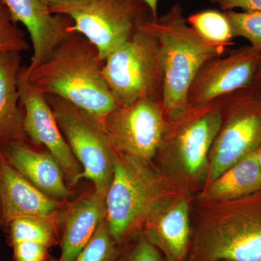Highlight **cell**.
<instances>
[{
	"mask_svg": "<svg viewBox=\"0 0 261 261\" xmlns=\"http://www.w3.org/2000/svg\"><path fill=\"white\" fill-rule=\"evenodd\" d=\"M62 200L49 197L34 187L0 152L1 222L9 224L19 218H37L54 222L63 205Z\"/></svg>",
	"mask_w": 261,
	"mask_h": 261,
	"instance_id": "cell-15",
	"label": "cell"
},
{
	"mask_svg": "<svg viewBox=\"0 0 261 261\" xmlns=\"http://www.w3.org/2000/svg\"><path fill=\"white\" fill-rule=\"evenodd\" d=\"M261 189V171L255 152L221 173L193 197L195 202L234 200Z\"/></svg>",
	"mask_w": 261,
	"mask_h": 261,
	"instance_id": "cell-19",
	"label": "cell"
},
{
	"mask_svg": "<svg viewBox=\"0 0 261 261\" xmlns=\"http://www.w3.org/2000/svg\"><path fill=\"white\" fill-rule=\"evenodd\" d=\"M18 91L23 108V130L25 137L35 145L44 146L57 160L64 173L67 183L74 186L82 178L83 168L73 155L56 117L44 94L27 80L20 68Z\"/></svg>",
	"mask_w": 261,
	"mask_h": 261,
	"instance_id": "cell-11",
	"label": "cell"
},
{
	"mask_svg": "<svg viewBox=\"0 0 261 261\" xmlns=\"http://www.w3.org/2000/svg\"><path fill=\"white\" fill-rule=\"evenodd\" d=\"M121 247L110 232L106 219L103 220L90 241L73 261H115Z\"/></svg>",
	"mask_w": 261,
	"mask_h": 261,
	"instance_id": "cell-22",
	"label": "cell"
},
{
	"mask_svg": "<svg viewBox=\"0 0 261 261\" xmlns=\"http://www.w3.org/2000/svg\"><path fill=\"white\" fill-rule=\"evenodd\" d=\"M217 99L166 120L154 164L178 190L195 197L205 186L209 152L221 125Z\"/></svg>",
	"mask_w": 261,
	"mask_h": 261,
	"instance_id": "cell-3",
	"label": "cell"
},
{
	"mask_svg": "<svg viewBox=\"0 0 261 261\" xmlns=\"http://www.w3.org/2000/svg\"><path fill=\"white\" fill-rule=\"evenodd\" d=\"M31 47L25 33L13 21L8 8L0 0V55L28 50Z\"/></svg>",
	"mask_w": 261,
	"mask_h": 261,
	"instance_id": "cell-24",
	"label": "cell"
},
{
	"mask_svg": "<svg viewBox=\"0 0 261 261\" xmlns=\"http://www.w3.org/2000/svg\"><path fill=\"white\" fill-rule=\"evenodd\" d=\"M42 1L45 4V2L47 1V0H42Z\"/></svg>",
	"mask_w": 261,
	"mask_h": 261,
	"instance_id": "cell-32",
	"label": "cell"
},
{
	"mask_svg": "<svg viewBox=\"0 0 261 261\" xmlns=\"http://www.w3.org/2000/svg\"><path fill=\"white\" fill-rule=\"evenodd\" d=\"M187 20L201 37L211 44L227 47L234 37L224 12L203 10L190 15Z\"/></svg>",
	"mask_w": 261,
	"mask_h": 261,
	"instance_id": "cell-20",
	"label": "cell"
},
{
	"mask_svg": "<svg viewBox=\"0 0 261 261\" xmlns=\"http://www.w3.org/2000/svg\"><path fill=\"white\" fill-rule=\"evenodd\" d=\"M217 100L221 125L209 152L208 172L204 187L261 146L260 94L250 87Z\"/></svg>",
	"mask_w": 261,
	"mask_h": 261,
	"instance_id": "cell-9",
	"label": "cell"
},
{
	"mask_svg": "<svg viewBox=\"0 0 261 261\" xmlns=\"http://www.w3.org/2000/svg\"><path fill=\"white\" fill-rule=\"evenodd\" d=\"M0 152L12 167L46 195L59 200L72 197L61 165L49 152L33 148L25 141L7 144Z\"/></svg>",
	"mask_w": 261,
	"mask_h": 261,
	"instance_id": "cell-16",
	"label": "cell"
},
{
	"mask_svg": "<svg viewBox=\"0 0 261 261\" xmlns=\"http://www.w3.org/2000/svg\"><path fill=\"white\" fill-rule=\"evenodd\" d=\"M233 37L245 38L250 45L261 47V11L225 10Z\"/></svg>",
	"mask_w": 261,
	"mask_h": 261,
	"instance_id": "cell-23",
	"label": "cell"
},
{
	"mask_svg": "<svg viewBox=\"0 0 261 261\" xmlns=\"http://www.w3.org/2000/svg\"><path fill=\"white\" fill-rule=\"evenodd\" d=\"M73 155L83 168L82 178L106 197L113 177L115 148L102 122L57 96L44 94Z\"/></svg>",
	"mask_w": 261,
	"mask_h": 261,
	"instance_id": "cell-8",
	"label": "cell"
},
{
	"mask_svg": "<svg viewBox=\"0 0 261 261\" xmlns=\"http://www.w3.org/2000/svg\"><path fill=\"white\" fill-rule=\"evenodd\" d=\"M103 124L117 150L154 164L166 126L162 103L141 99L128 106H118Z\"/></svg>",
	"mask_w": 261,
	"mask_h": 261,
	"instance_id": "cell-10",
	"label": "cell"
},
{
	"mask_svg": "<svg viewBox=\"0 0 261 261\" xmlns=\"http://www.w3.org/2000/svg\"><path fill=\"white\" fill-rule=\"evenodd\" d=\"M145 25L159 42L163 72V111L166 120L171 119L189 108V89L201 67L222 56L226 47L211 44L201 37L188 23L178 3Z\"/></svg>",
	"mask_w": 261,
	"mask_h": 261,
	"instance_id": "cell-4",
	"label": "cell"
},
{
	"mask_svg": "<svg viewBox=\"0 0 261 261\" xmlns=\"http://www.w3.org/2000/svg\"><path fill=\"white\" fill-rule=\"evenodd\" d=\"M144 2L149 7L154 18L159 17L158 14V6H159V0H143Z\"/></svg>",
	"mask_w": 261,
	"mask_h": 261,
	"instance_id": "cell-29",
	"label": "cell"
},
{
	"mask_svg": "<svg viewBox=\"0 0 261 261\" xmlns=\"http://www.w3.org/2000/svg\"><path fill=\"white\" fill-rule=\"evenodd\" d=\"M0 221H1V207H0Z\"/></svg>",
	"mask_w": 261,
	"mask_h": 261,
	"instance_id": "cell-31",
	"label": "cell"
},
{
	"mask_svg": "<svg viewBox=\"0 0 261 261\" xmlns=\"http://www.w3.org/2000/svg\"><path fill=\"white\" fill-rule=\"evenodd\" d=\"M225 10L241 9L243 11H261V0H210Z\"/></svg>",
	"mask_w": 261,
	"mask_h": 261,
	"instance_id": "cell-27",
	"label": "cell"
},
{
	"mask_svg": "<svg viewBox=\"0 0 261 261\" xmlns=\"http://www.w3.org/2000/svg\"><path fill=\"white\" fill-rule=\"evenodd\" d=\"M186 261H261V189L234 200H192Z\"/></svg>",
	"mask_w": 261,
	"mask_h": 261,
	"instance_id": "cell-1",
	"label": "cell"
},
{
	"mask_svg": "<svg viewBox=\"0 0 261 261\" xmlns=\"http://www.w3.org/2000/svg\"><path fill=\"white\" fill-rule=\"evenodd\" d=\"M12 245L35 242L50 247L56 242L53 221L37 218H19L9 224Z\"/></svg>",
	"mask_w": 261,
	"mask_h": 261,
	"instance_id": "cell-21",
	"label": "cell"
},
{
	"mask_svg": "<svg viewBox=\"0 0 261 261\" xmlns=\"http://www.w3.org/2000/svg\"><path fill=\"white\" fill-rule=\"evenodd\" d=\"M113 177L106 197L110 232L121 247L154 211L180 192L152 163L115 150Z\"/></svg>",
	"mask_w": 261,
	"mask_h": 261,
	"instance_id": "cell-5",
	"label": "cell"
},
{
	"mask_svg": "<svg viewBox=\"0 0 261 261\" xmlns=\"http://www.w3.org/2000/svg\"><path fill=\"white\" fill-rule=\"evenodd\" d=\"M13 21L23 24L32 40L33 55L25 74L45 63L56 48L74 34V23L67 15L51 13L42 0H3Z\"/></svg>",
	"mask_w": 261,
	"mask_h": 261,
	"instance_id": "cell-13",
	"label": "cell"
},
{
	"mask_svg": "<svg viewBox=\"0 0 261 261\" xmlns=\"http://www.w3.org/2000/svg\"><path fill=\"white\" fill-rule=\"evenodd\" d=\"M13 247L15 261H46L49 248L35 242H21Z\"/></svg>",
	"mask_w": 261,
	"mask_h": 261,
	"instance_id": "cell-26",
	"label": "cell"
},
{
	"mask_svg": "<svg viewBox=\"0 0 261 261\" xmlns=\"http://www.w3.org/2000/svg\"><path fill=\"white\" fill-rule=\"evenodd\" d=\"M145 23L106 58L102 67L103 77L118 106H128L141 99L163 102L159 42Z\"/></svg>",
	"mask_w": 261,
	"mask_h": 261,
	"instance_id": "cell-7",
	"label": "cell"
},
{
	"mask_svg": "<svg viewBox=\"0 0 261 261\" xmlns=\"http://www.w3.org/2000/svg\"><path fill=\"white\" fill-rule=\"evenodd\" d=\"M115 261H166L159 249L139 231L120 249Z\"/></svg>",
	"mask_w": 261,
	"mask_h": 261,
	"instance_id": "cell-25",
	"label": "cell"
},
{
	"mask_svg": "<svg viewBox=\"0 0 261 261\" xmlns=\"http://www.w3.org/2000/svg\"><path fill=\"white\" fill-rule=\"evenodd\" d=\"M251 87L255 92L261 95V56L258 65H257L256 73H255V78H254Z\"/></svg>",
	"mask_w": 261,
	"mask_h": 261,
	"instance_id": "cell-28",
	"label": "cell"
},
{
	"mask_svg": "<svg viewBox=\"0 0 261 261\" xmlns=\"http://www.w3.org/2000/svg\"><path fill=\"white\" fill-rule=\"evenodd\" d=\"M261 47L250 45L228 56L213 58L201 67L187 94L189 107H200L252 86Z\"/></svg>",
	"mask_w": 261,
	"mask_h": 261,
	"instance_id": "cell-12",
	"label": "cell"
},
{
	"mask_svg": "<svg viewBox=\"0 0 261 261\" xmlns=\"http://www.w3.org/2000/svg\"><path fill=\"white\" fill-rule=\"evenodd\" d=\"M20 63L21 56L18 51L0 55V148L10 142L27 139L18 91Z\"/></svg>",
	"mask_w": 261,
	"mask_h": 261,
	"instance_id": "cell-18",
	"label": "cell"
},
{
	"mask_svg": "<svg viewBox=\"0 0 261 261\" xmlns=\"http://www.w3.org/2000/svg\"><path fill=\"white\" fill-rule=\"evenodd\" d=\"M255 154H256L257 163H258L259 168L261 171V146L255 151Z\"/></svg>",
	"mask_w": 261,
	"mask_h": 261,
	"instance_id": "cell-30",
	"label": "cell"
},
{
	"mask_svg": "<svg viewBox=\"0 0 261 261\" xmlns=\"http://www.w3.org/2000/svg\"><path fill=\"white\" fill-rule=\"evenodd\" d=\"M193 197L185 192L171 197L149 216L141 232L166 261H186L192 240Z\"/></svg>",
	"mask_w": 261,
	"mask_h": 261,
	"instance_id": "cell-14",
	"label": "cell"
},
{
	"mask_svg": "<svg viewBox=\"0 0 261 261\" xmlns=\"http://www.w3.org/2000/svg\"><path fill=\"white\" fill-rule=\"evenodd\" d=\"M106 217L105 196L93 190L77 200L65 218L61 256L58 261L74 260Z\"/></svg>",
	"mask_w": 261,
	"mask_h": 261,
	"instance_id": "cell-17",
	"label": "cell"
},
{
	"mask_svg": "<svg viewBox=\"0 0 261 261\" xmlns=\"http://www.w3.org/2000/svg\"><path fill=\"white\" fill-rule=\"evenodd\" d=\"M45 4L51 13L71 18L73 32L92 42L104 62L154 18L143 0H47Z\"/></svg>",
	"mask_w": 261,
	"mask_h": 261,
	"instance_id": "cell-6",
	"label": "cell"
},
{
	"mask_svg": "<svg viewBox=\"0 0 261 261\" xmlns=\"http://www.w3.org/2000/svg\"><path fill=\"white\" fill-rule=\"evenodd\" d=\"M105 62L97 47L74 33L50 58L29 74V82L43 94L63 98L104 122L118 107L102 75Z\"/></svg>",
	"mask_w": 261,
	"mask_h": 261,
	"instance_id": "cell-2",
	"label": "cell"
}]
</instances>
